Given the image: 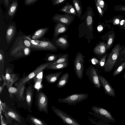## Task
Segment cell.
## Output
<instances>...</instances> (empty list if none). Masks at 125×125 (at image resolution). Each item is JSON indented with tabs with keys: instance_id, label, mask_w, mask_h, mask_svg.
<instances>
[{
	"instance_id": "obj_1",
	"label": "cell",
	"mask_w": 125,
	"mask_h": 125,
	"mask_svg": "<svg viewBox=\"0 0 125 125\" xmlns=\"http://www.w3.org/2000/svg\"><path fill=\"white\" fill-rule=\"evenodd\" d=\"M24 38L28 40L31 44V48L34 50H44L54 52L57 50L54 45L50 41L46 39L41 40L32 39L30 35L25 36Z\"/></svg>"
},
{
	"instance_id": "obj_35",
	"label": "cell",
	"mask_w": 125,
	"mask_h": 125,
	"mask_svg": "<svg viewBox=\"0 0 125 125\" xmlns=\"http://www.w3.org/2000/svg\"><path fill=\"white\" fill-rule=\"evenodd\" d=\"M86 21L87 24L88 26H90L92 25L93 22V18L91 16H88L87 18Z\"/></svg>"
},
{
	"instance_id": "obj_46",
	"label": "cell",
	"mask_w": 125,
	"mask_h": 125,
	"mask_svg": "<svg viewBox=\"0 0 125 125\" xmlns=\"http://www.w3.org/2000/svg\"><path fill=\"white\" fill-rule=\"evenodd\" d=\"M125 21V20H121V21H120V25H124V24Z\"/></svg>"
},
{
	"instance_id": "obj_22",
	"label": "cell",
	"mask_w": 125,
	"mask_h": 125,
	"mask_svg": "<svg viewBox=\"0 0 125 125\" xmlns=\"http://www.w3.org/2000/svg\"><path fill=\"white\" fill-rule=\"evenodd\" d=\"M59 10L67 13L74 15L76 14V13L74 8L71 5H66L62 8Z\"/></svg>"
},
{
	"instance_id": "obj_14",
	"label": "cell",
	"mask_w": 125,
	"mask_h": 125,
	"mask_svg": "<svg viewBox=\"0 0 125 125\" xmlns=\"http://www.w3.org/2000/svg\"><path fill=\"white\" fill-rule=\"evenodd\" d=\"M34 89L32 84H30L26 90L25 99L27 104L30 106L31 103L33 95Z\"/></svg>"
},
{
	"instance_id": "obj_31",
	"label": "cell",
	"mask_w": 125,
	"mask_h": 125,
	"mask_svg": "<svg viewBox=\"0 0 125 125\" xmlns=\"http://www.w3.org/2000/svg\"><path fill=\"white\" fill-rule=\"evenodd\" d=\"M107 55V54L105 55L98 62V64L101 67L104 66L105 62V60Z\"/></svg>"
},
{
	"instance_id": "obj_49",
	"label": "cell",
	"mask_w": 125,
	"mask_h": 125,
	"mask_svg": "<svg viewBox=\"0 0 125 125\" xmlns=\"http://www.w3.org/2000/svg\"><path fill=\"white\" fill-rule=\"evenodd\" d=\"M123 27L124 29H125V22L124 24L123 25Z\"/></svg>"
},
{
	"instance_id": "obj_26",
	"label": "cell",
	"mask_w": 125,
	"mask_h": 125,
	"mask_svg": "<svg viewBox=\"0 0 125 125\" xmlns=\"http://www.w3.org/2000/svg\"><path fill=\"white\" fill-rule=\"evenodd\" d=\"M125 68V61L123 62L114 71L113 75L115 76L121 73Z\"/></svg>"
},
{
	"instance_id": "obj_32",
	"label": "cell",
	"mask_w": 125,
	"mask_h": 125,
	"mask_svg": "<svg viewBox=\"0 0 125 125\" xmlns=\"http://www.w3.org/2000/svg\"><path fill=\"white\" fill-rule=\"evenodd\" d=\"M38 0H25L24 4L26 6H30L33 4Z\"/></svg>"
},
{
	"instance_id": "obj_45",
	"label": "cell",
	"mask_w": 125,
	"mask_h": 125,
	"mask_svg": "<svg viewBox=\"0 0 125 125\" xmlns=\"http://www.w3.org/2000/svg\"><path fill=\"white\" fill-rule=\"evenodd\" d=\"M5 5L6 6V7L8 8L9 6V3L10 0H4Z\"/></svg>"
},
{
	"instance_id": "obj_51",
	"label": "cell",
	"mask_w": 125,
	"mask_h": 125,
	"mask_svg": "<svg viewBox=\"0 0 125 125\" xmlns=\"http://www.w3.org/2000/svg\"><path fill=\"white\" fill-rule=\"evenodd\" d=\"M122 0L125 1V0Z\"/></svg>"
},
{
	"instance_id": "obj_40",
	"label": "cell",
	"mask_w": 125,
	"mask_h": 125,
	"mask_svg": "<svg viewBox=\"0 0 125 125\" xmlns=\"http://www.w3.org/2000/svg\"><path fill=\"white\" fill-rule=\"evenodd\" d=\"M120 20L118 18H114L113 20V23L114 25H117L119 24Z\"/></svg>"
},
{
	"instance_id": "obj_4",
	"label": "cell",
	"mask_w": 125,
	"mask_h": 125,
	"mask_svg": "<svg viewBox=\"0 0 125 125\" xmlns=\"http://www.w3.org/2000/svg\"><path fill=\"white\" fill-rule=\"evenodd\" d=\"M84 61V57L82 53L78 52L73 61V66L76 76L80 80H81L83 76Z\"/></svg>"
},
{
	"instance_id": "obj_8",
	"label": "cell",
	"mask_w": 125,
	"mask_h": 125,
	"mask_svg": "<svg viewBox=\"0 0 125 125\" xmlns=\"http://www.w3.org/2000/svg\"><path fill=\"white\" fill-rule=\"evenodd\" d=\"M36 98L38 106L39 109L47 112L48 100L46 94L42 91H37Z\"/></svg>"
},
{
	"instance_id": "obj_28",
	"label": "cell",
	"mask_w": 125,
	"mask_h": 125,
	"mask_svg": "<svg viewBox=\"0 0 125 125\" xmlns=\"http://www.w3.org/2000/svg\"><path fill=\"white\" fill-rule=\"evenodd\" d=\"M73 2L78 14L80 17L82 14V9L79 4L78 1L73 0Z\"/></svg>"
},
{
	"instance_id": "obj_48",
	"label": "cell",
	"mask_w": 125,
	"mask_h": 125,
	"mask_svg": "<svg viewBox=\"0 0 125 125\" xmlns=\"http://www.w3.org/2000/svg\"><path fill=\"white\" fill-rule=\"evenodd\" d=\"M1 108H0V115L1 116Z\"/></svg>"
},
{
	"instance_id": "obj_3",
	"label": "cell",
	"mask_w": 125,
	"mask_h": 125,
	"mask_svg": "<svg viewBox=\"0 0 125 125\" xmlns=\"http://www.w3.org/2000/svg\"><path fill=\"white\" fill-rule=\"evenodd\" d=\"M89 96L87 94L76 93L68 95L64 98H59L58 101L59 103L67 104L70 105H75L87 99Z\"/></svg>"
},
{
	"instance_id": "obj_37",
	"label": "cell",
	"mask_w": 125,
	"mask_h": 125,
	"mask_svg": "<svg viewBox=\"0 0 125 125\" xmlns=\"http://www.w3.org/2000/svg\"><path fill=\"white\" fill-rule=\"evenodd\" d=\"M66 0H52V4L54 5H58L64 2Z\"/></svg>"
},
{
	"instance_id": "obj_9",
	"label": "cell",
	"mask_w": 125,
	"mask_h": 125,
	"mask_svg": "<svg viewBox=\"0 0 125 125\" xmlns=\"http://www.w3.org/2000/svg\"><path fill=\"white\" fill-rule=\"evenodd\" d=\"M91 109L95 113L104 117L110 122H116L115 119L110 113L106 109L101 107L93 106L91 107Z\"/></svg>"
},
{
	"instance_id": "obj_41",
	"label": "cell",
	"mask_w": 125,
	"mask_h": 125,
	"mask_svg": "<svg viewBox=\"0 0 125 125\" xmlns=\"http://www.w3.org/2000/svg\"><path fill=\"white\" fill-rule=\"evenodd\" d=\"M96 6L97 10L101 16H103V10L97 4V3L96 2Z\"/></svg>"
},
{
	"instance_id": "obj_43",
	"label": "cell",
	"mask_w": 125,
	"mask_h": 125,
	"mask_svg": "<svg viewBox=\"0 0 125 125\" xmlns=\"http://www.w3.org/2000/svg\"><path fill=\"white\" fill-rule=\"evenodd\" d=\"M6 85V81H4L3 84L0 87V93H1L4 87Z\"/></svg>"
},
{
	"instance_id": "obj_16",
	"label": "cell",
	"mask_w": 125,
	"mask_h": 125,
	"mask_svg": "<svg viewBox=\"0 0 125 125\" xmlns=\"http://www.w3.org/2000/svg\"><path fill=\"white\" fill-rule=\"evenodd\" d=\"M69 76V74L68 73H65L63 74L57 84V87L61 88L65 86L68 82Z\"/></svg>"
},
{
	"instance_id": "obj_36",
	"label": "cell",
	"mask_w": 125,
	"mask_h": 125,
	"mask_svg": "<svg viewBox=\"0 0 125 125\" xmlns=\"http://www.w3.org/2000/svg\"><path fill=\"white\" fill-rule=\"evenodd\" d=\"M23 42L25 47H28L31 49L32 47L31 44L28 40L24 38Z\"/></svg>"
},
{
	"instance_id": "obj_29",
	"label": "cell",
	"mask_w": 125,
	"mask_h": 125,
	"mask_svg": "<svg viewBox=\"0 0 125 125\" xmlns=\"http://www.w3.org/2000/svg\"><path fill=\"white\" fill-rule=\"evenodd\" d=\"M30 120L35 125H45L42 121L35 117H31L30 118Z\"/></svg>"
},
{
	"instance_id": "obj_27",
	"label": "cell",
	"mask_w": 125,
	"mask_h": 125,
	"mask_svg": "<svg viewBox=\"0 0 125 125\" xmlns=\"http://www.w3.org/2000/svg\"><path fill=\"white\" fill-rule=\"evenodd\" d=\"M114 38V35L113 33L110 34L109 35L106 44V50H108L110 48L113 43Z\"/></svg>"
},
{
	"instance_id": "obj_10",
	"label": "cell",
	"mask_w": 125,
	"mask_h": 125,
	"mask_svg": "<svg viewBox=\"0 0 125 125\" xmlns=\"http://www.w3.org/2000/svg\"><path fill=\"white\" fill-rule=\"evenodd\" d=\"M98 75L99 80L103 86L105 94L109 96L114 97L115 93L114 89L104 77L99 73Z\"/></svg>"
},
{
	"instance_id": "obj_7",
	"label": "cell",
	"mask_w": 125,
	"mask_h": 125,
	"mask_svg": "<svg viewBox=\"0 0 125 125\" xmlns=\"http://www.w3.org/2000/svg\"><path fill=\"white\" fill-rule=\"evenodd\" d=\"M53 62H46L41 64L37 67L33 71L21 79L19 83H21L25 84L27 82L34 78L40 72L46 69Z\"/></svg>"
},
{
	"instance_id": "obj_38",
	"label": "cell",
	"mask_w": 125,
	"mask_h": 125,
	"mask_svg": "<svg viewBox=\"0 0 125 125\" xmlns=\"http://www.w3.org/2000/svg\"><path fill=\"white\" fill-rule=\"evenodd\" d=\"M0 63H1L2 65H3L4 63V56L3 52L1 49H0Z\"/></svg>"
},
{
	"instance_id": "obj_6",
	"label": "cell",
	"mask_w": 125,
	"mask_h": 125,
	"mask_svg": "<svg viewBox=\"0 0 125 125\" xmlns=\"http://www.w3.org/2000/svg\"><path fill=\"white\" fill-rule=\"evenodd\" d=\"M85 73L94 87L99 89L100 88L101 83L96 69L92 65H90L86 70Z\"/></svg>"
},
{
	"instance_id": "obj_44",
	"label": "cell",
	"mask_w": 125,
	"mask_h": 125,
	"mask_svg": "<svg viewBox=\"0 0 125 125\" xmlns=\"http://www.w3.org/2000/svg\"><path fill=\"white\" fill-rule=\"evenodd\" d=\"M103 29V26L101 25H98L97 27V29L98 32H100L102 31Z\"/></svg>"
},
{
	"instance_id": "obj_12",
	"label": "cell",
	"mask_w": 125,
	"mask_h": 125,
	"mask_svg": "<svg viewBox=\"0 0 125 125\" xmlns=\"http://www.w3.org/2000/svg\"><path fill=\"white\" fill-rule=\"evenodd\" d=\"M62 71H61L53 73L48 74L45 76L46 81L49 83L53 84L56 83Z\"/></svg>"
},
{
	"instance_id": "obj_13",
	"label": "cell",
	"mask_w": 125,
	"mask_h": 125,
	"mask_svg": "<svg viewBox=\"0 0 125 125\" xmlns=\"http://www.w3.org/2000/svg\"><path fill=\"white\" fill-rule=\"evenodd\" d=\"M49 28H41L36 31L32 35L31 38L33 40H39L47 32Z\"/></svg>"
},
{
	"instance_id": "obj_11",
	"label": "cell",
	"mask_w": 125,
	"mask_h": 125,
	"mask_svg": "<svg viewBox=\"0 0 125 125\" xmlns=\"http://www.w3.org/2000/svg\"><path fill=\"white\" fill-rule=\"evenodd\" d=\"M72 18V17L68 15H63L56 14L53 17L52 19L54 21H58L68 25L71 23Z\"/></svg>"
},
{
	"instance_id": "obj_17",
	"label": "cell",
	"mask_w": 125,
	"mask_h": 125,
	"mask_svg": "<svg viewBox=\"0 0 125 125\" xmlns=\"http://www.w3.org/2000/svg\"><path fill=\"white\" fill-rule=\"evenodd\" d=\"M106 50V44L105 43L102 42L94 48L93 52L95 54L102 55L105 53Z\"/></svg>"
},
{
	"instance_id": "obj_2",
	"label": "cell",
	"mask_w": 125,
	"mask_h": 125,
	"mask_svg": "<svg viewBox=\"0 0 125 125\" xmlns=\"http://www.w3.org/2000/svg\"><path fill=\"white\" fill-rule=\"evenodd\" d=\"M121 50L119 44H117L112 49L104 66L105 72H110L113 69L118 59Z\"/></svg>"
},
{
	"instance_id": "obj_30",
	"label": "cell",
	"mask_w": 125,
	"mask_h": 125,
	"mask_svg": "<svg viewBox=\"0 0 125 125\" xmlns=\"http://www.w3.org/2000/svg\"><path fill=\"white\" fill-rule=\"evenodd\" d=\"M114 9L116 11H125V5H120L115 6Z\"/></svg>"
},
{
	"instance_id": "obj_50",
	"label": "cell",
	"mask_w": 125,
	"mask_h": 125,
	"mask_svg": "<svg viewBox=\"0 0 125 125\" xmlns=\"http://www.w3.org/2000/svg\"><path fill=\"white\" fill-rule=\"evenodd\" d=\"M124 79H125V73L124 74Z\"/></svg>"
},
{
	"instance_id": "obj_15",
	"label": "cell",
	"mask_w": 125,
	"mask_h": 125,
	"mask_svg": "<svg viewBox=\"0 0 125 125\" xmlns=\"http://www.w3.org/2000/svg\"><path fill=\"white\" fill-rule=\"evenodd\" d=\"M16 30L15 26L11 24L8 28L6 32V39L7 43H9L13 39Z\"/></svg>"
},
{
	"instance_id": "obj_18",
	"label": "cell",
	"mask_w": 125,
	"mask_h": 125,
	"mask_svg": "<svg viewBox=\"0 0 125 125\" xmlns=\"http://www.w3.org/2000/svg\"><path fill=\"white\" fill-rule=\"evenodd\" d=\"M18 5L17 0H15L12 2L8 8V16L12 17L14 15L17 8Z\"/></svg>"
},
{
	"instance_id": "obj_47",
	"label": "cell",
	"mask_w": 125,
	"mask_h": 125,
	"mask_svg": "<svg viewBox=\"0 0 125 125\" xmlns=\"http://www.w3.org/2000/svg\"><path fill=\"white\" fill-rule=\"evenodd\" d=\"M121 54L125 55V48L121 52Z\"/></svg>"
},
{
	"instance_id": "obj_19",
	"label": "cell",
	"mask_w": 125,
	"mask_h": 125,
	"mask_svg": "<svg viewBox=\"0 0 125 125\" xmlns=\"http://www.w3.org/2000/svg\"><path fill=\"white\" fill-rule=\"evenodd\" d=\"M66 30L65 26L59 22L56 25L55 28L53 37H55L59 34L64 33Z\"/></svg>"
},
{
	"instance_id": "obj_33",
	"label": "cell",
	"mask_w": 125,
	"mask_h": 125,
	"mask_svg": "<svg viewBox=\"0 0 125 125\" xmlns=\"http://www.w3.org/2000/svg\"><path fill=\"white\" fill-rule=\"evenodd\" d=\"M31 49L28 47H25L23 49V52L24 56H27L29 55L31 52Z\"/></svg>"
},
{
	"instance_id": "obj_20",
	"label": "cell",
	"mask_w": 125,
	"mask_h": 125,
	"mask_svg": "<svg viewBox=\"0 0 125 125\" xmlns=\"http://www.w3.org/2000/svg\"><path fill=\"white\" fill-rule=\"evenodd\" d=\"M68 65V62L58 63L52 65H50L46 69L55 70H61L67 67Z\"/></svg>"
},
{
	"instance_id": "obj_21",
	"label": "cell",
	"mask_w": 125,
	"mask_h": 125,
	"mask_svg": "<svg viewBox=\"0 0 125 125\" xmlns=\"http://www.w3.org/2000/svg\"><path fill=\"white\" fill-rule=\"evenodd\" d=\"M62 55V54L58 55L52 53L48 54L43 59L48 62H54Z\"/></svg>"
},
{
	"instance_id": "obj_39",
	"label": "cell",
	"mask_w": 125,
	"mask_h": 125,
	"mask_svg": "<svg viewBox=\"0 0 125 125\" xmlns=\"http://www.w3.org/2000/svg\"><path fill=\"white\" fill-rule=\"evenodd\" d=\"M96 2L101 8H104L105 3L103 0H97Z\"/></svg>"
},
{
	"instance_id": "obj_24",
	"label": "cell",
	"mask_w": 125,
	"mask_h": 125,
	"mask_svg": "<svg viewBox=\"0 0 125 125\" xmlns=\"http://www.w3.org/2000/svg\"><path fill=\"white\" fill-rule=\"evenodd\" d=\"M56 43L59 46L64 48L67 46L68 42L65 38L61 37L55 41Z\"/></svg>"
},
{
	"instance_id": "obj_5",
	"label": "cell",
	"mask_w": 125,
	"mask_h": 125,
	"mask_svg": "<svg viewBox=\"0 0 125 125\" xmlns=\"http://www.w3.org/2000/svg\"><path fill=\"white\" fill-rule=\"evenodd\" d=\"M52 111L56 115L67 125H81L73 117L60 109L52 106Z\"/></svg>"
},
{
	"instance_id": "obj_25",
	"label": "cell",
	"mask_w": 125,
	"mask_h": 125,
	"mask_svg": "<svg viewBox=\"0 0 125 125\" xmlns=\"http://www.w3.org/2000/svg\"><path fill=\"white\" fill-rule=\"evenodd\" d=\"M7 114L9 116L16 121L20 123L21 122L20 116L15 112L12 110H10L7 112Z\"/></svg>"
},
{
	"instance_id": "obj_42",
	"label": "cell",
	"mask_w": 125,
	"mask_h": 125,
	"mask_svg": "<svg viewBox=\"0 0 125 125\" xmlns=\"http://www.w3.org/2000/svg\"><path fill=\"white\" fill-rule=\"evenodd\" d=\"M1 118V125H8L7 124L5 121L3 116L2 115L0 116Z\"/></svg>"
},
{
	"instance_id": "obj_23",
	"label": "cell",
	"mask_w": 125,
	"mask_h": 125,
	"mask_svg": "<svg viewBox=\"0 0 125 125\" xmlns=\"http://www.w3.org/2000/svg\"><path fill=\"white\" fill-rule=\"evenodd\" d=\"M68 55L69 54L68 53L62 55L51 65H52L58 63L68 62Z\"/></svg>"
},
{
	"instance_id": "obj_34",
	"label": "cell",
	"mask_w": 125,
	"mask_h": 125,
	"mask_svg": "<svg viewBox=\"0 0 125 125\" xmlns=\"http://www.w3.org/2000/svg\"><path fill=\"white\" fill-rule=\"evenodd\" d=\"M17 88H16L13 87H11L8 89V91L10 93L13 94H16L18 91Z\"/></svg>"
}]
</instances>
